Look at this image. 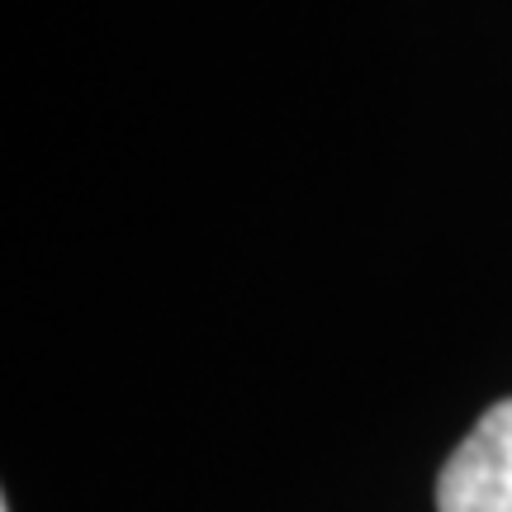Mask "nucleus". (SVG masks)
Here are the masks:
<instances>
[{"label": "nucleus", "mask_w": 512, "mask_h": 512, "mask_svg": "<svg viewBox=\"0 0 512 512\" xmlns=\"http://www.w3.org/2000/svg\"><path fill=\"white\" fill-rule=\"evenodd\" d=\"M437 512H512V399L494 403L441 465Z\"/></svg>", "instance_id": "1"}, {"label": "nucleus", "mask_w": 512, "mask_h": 512, "mask_svg": "<svg viewBox=\"0 0 512 512\" xmlns=\"http://www.w3.org/2000/svg\"><path fill=\"white\" fill-rule=\"evenodd\" d=\"M0 512H10V503H0Z\"/></svg>", "instance_id": "2"}]
</instances>
